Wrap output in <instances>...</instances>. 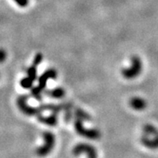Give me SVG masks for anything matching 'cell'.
Returning <instances> with one entry per match:
<instances>
[{
	"label": "cell",
	"mask_w": 158,
	"mask_h": 158,
	"mask_svg": "<svg viewBox=\"0 0 158 158\" xmlns=\"http://www.w3.org/2000/svg\"><path fill=\"white\" fill-rule=\"evenodd\" d=\"M140 142L148 149H158V128L154 125L147 123L143 126Z\"/></svg>",
	"instance_id": "cell-1"
},
{
	"label": "cell",
	"mask_w": 158,
	"mask_h": 158,
	"mask_svg": "<svg viewBox=\"0 0 158 158\" xmlns=\"http://www.w3.org/2000/svg\"><path fill=\"white\" fill-rule=\"evenodd\" d=\"M42 137L44 139V144H42L35 149V154L40 157L48 156L54 148L55 143H56L55 135L52 131H44V133L42 134Z\"/></svg>",
	"instance_id": "cell-2"
},
{
	"label": "cell",
	"mask_w": 158,
	"mask_h": 158,
	"mask_svg": "<svg viewBox=\"0 0 158 158\" xmlns=\"http://www.w3.org/2000/svg\"><path fill=\"white\" fill-rule=\"evenodd\" d=\"M143 70V63L141 58L138 56H133L131 58V64L122 70V75L126 79L131 80L137 77Z\"/></svg>",
	"instance_id": "cell-3"
},
{
	"label": "cell",
	"mask_w": 158,
	"mask_h": 158,
	"mask_svg": "<svg viewBox=\"0 0 158 158\" xmlns=\"http://www.w3.org/2000/svg\"><path fill=\"white\" fill-rule=\"evenodd\" d=\"M74 129L79 135L89 139H98L101 133L98 129L85 128L83 125V121L75 118Z\"/></svg>",
	"instance_id": "cell-4"
},
{
	"label": "cell",
	"mask_w": 158,
	"mask_h": 158,
	"mask_svg": "<svg viewBox=\"0 0 158 158\" xmlns=\"http://www.w3.org/2000/svg\"><path fill=\"white\" fill-rule=\"evenodd\" d=\"M27 100H28V95L23 94L18 97L16 100L17 106L19 107V110L22 111L26 115L29 116H34V115H39L42 113V110L40 106L34 107V106H29L27 104Z\"/></svg>",
	"instance_id": "cell-5"
},
{
	"label": "cell",
	"mask_w": 158,
	"mask_h": 158,
	"mask_svg": "<svg viewBox=\"0 0 158 158\" xmlns=\"http://www.w3.org/2000/svg\"><path fill=\"white\" fill-rule=\"evenodd\" d=\"M73 156H78L85 155L86 158H98L97 149L94 146L87 143H79L73 147L72 150Z\"/></svg>",
	"instance_id": "cell-6"
},
{
	"label": "cell",
	"mask_w": 158,
	"mask_h": 158,
	"mask_svg": "<svg viewBox=\"0 0 158 158\" xmlns=\"http://www.w3.org/2000/svg\"><path fill=\"white\" fill-rule=\"evenodd\" d=\"M56 77H57V73H56V69H47V70H46L43 74L40 75V77L38 78V82H39L38 86L44 91V89H45L48 80H49V79H56Z\"/></svg>",
	"instance_id": "cell-7"
},
{
	"label": "cell",
	"mask_w": 158,
	"mask_h": 158,
	"mask_svg": "<svg viewBox=\"0 0 158 158\" xmlns=\"http://www.w3.org/2000/svg\"><path fill=\"white\" fill-rule=\"evenodd\" d=\"M129 104L132 109L135 110H143L147 106V102L141 97H133L130 99Z\"/></svg>",
	"instance_id": "cell-8"
},
{
	"label": "cell",
	"mask_w": 158,
	"mask_h": 158,
	"mask_svg": "<svg viewBox=\"0 0 158 158\" xmlns=\"http://www.w3.org/2000/svg\"><path fill=\"white\" fill-rule=\"evenodd\" d=\"M38 120L40 122V123H43L46 125H48V126H56L57 124V122H58V118H57V114H54V113H52V114L48 115V116H43L41 115V114L37 115Z\"/></svg>",
	"instance_id": "cell-9"
},
{
	"label": "cell",
	"mask_w": 158,
	"mask_h": 158,
	"mask_svg": "<svg viewBox=\"0 0 158 158\" xmlns=\"http://www.w3.org/2000/svg\"><path fill=\"white\" fill-rule=\"evenodd\" d=\"M73 105L72 102H67L62 103V110L64 112V120L65 122H69L73 117Z\"/></svg>",
	"instance_id": "cell-10"
},
{
	"label": "cell",
	"mask_w": 158,
	"mask_h": 158,
	"mask_svg": "<svg viewBox=\"0 0 158 158\" xmlns=\"http://www.w3.org/2000/svg\"><path fill=\"white\" fill-rule=\"evenodd\" d=\"M44 92H45L46 95L49 96L51 98H56V99L62 98L65 94L64 89L61 87H56L52 89H47Z\"/></svg>",
	"instance_id": "cell-11"
},
{
	"label": "cell",
	"mask_w": 158,
	"mask_h": 158,
	"mask_svg": "<svg viewBox=\"0 0 158 158\" xmlns=\"http://www.w3.org/2000/svg\"><path fill=\"white\" fill-rule=\"evenodd\" d=\"M42 112L48 110L51 113H54V114H58L60 111L62 110V103L58 104V105H55V104H43L40 106Z\"/></svg>",
	"instance_id": "cell-12"
},
{
	"label": "cell",
	"mask_w": 158,
	"mask_h": 158,
	"mask_svg": "<svg viewBox=\"0 0 158 158\" xmlns=\"http://www.w3.org/2000/svg\"><path fill=\"white\" fill-rule=\"evenodd\" d=\"M73 116L75 117V118L80 119L81 121H89L91 119V117L87 112H85V110L78 107L75 108L73 110Z\"/></svg>",
	"instance_id": "cell-13"
},
{
	"label": "cell",
	"mask_w": 158,
	"mask_h": 158,
	"mask_svg": "<svg viewBox=\"0 0 158 158\" xmlns=\"http://www.w3.org/2000/svg\"><path fill=\"white\" fill-rule=\"evenodd\" d=\"M42 92H43V90L39 86L31 88V95L38 101H40L42 99Z\"/></svg>",
	"instance_id": "cell-14"
},
{
	"label": "cell",
	"mask_w": 158,
	"mask_h": 158,
	"mask_svg": "<svg viewBox=\"0 0 158 158\" xmlns=\"http://www.w3.org/2000/svg\"><path fill=\"white\" fill-rule=\"evenodd\" d=\"M27 72V77L31 78L32 81H35L36 77H37V70H36V66H34V65H31V67H28L26 70Z\"/></svg>",
	"instance_id": "cell-15"
},
{
	"label": "cell",
	"mask_w": 158,
	"mask_h": 158,
	"mask_svg": "<svg viewBox=\"0 0 158 158\" xmlns=\"http://www.w3.org/2000/svg\"><path fill=\"white\" fill-rule=\"evenodd\" d=\"M32 85H33V81L28 77L21 79L20 85L23 89H31L32 87Z\"/></svg>",
	"instance_id": "cell-16"
},
{
	"label": "cell",
	"mask_w": 158,
	"mask_h": 158,
	"mask_svg": "<svg viewBox=\"0 0 158 158\" xmlns=\"http://www.w3.org/2000/svg\"><path fill=\"white\" fill-rule=\"evenodd\" d=\"M42 60H43V55H42L41 53H37V54L35 56V57H34L32 65L37 67L38 65L41 63Z\"/></svg>",
	"instance_id": "cell-17"
},
{
	"label": "cell",
	"mask_w": 158,
	"mask_h": 158,
	"mask_svg": "<svg viewBox=\"0 0 158 158\" xmlns=\"http://www.w3.org/2000/svg\"><path fill=\"white\" fill-rule=\"evenodd\" d=\"M6 59V52L3 48H0V63H2Z\"/></svg>",
	"instance_id": "cell-18"
},
{
	"label": "cell",
	"mask_w": 158,
	"mask_h": 158,
	"mask_svg": "<svg viewBox=\"0 0 158 158\" xmlns=\"http://www.w3.org/2000/svg\"><path fill=\"white\" fill-rule=\"evenodd\" d=\"M15 2H16V4L18 6H21V7H25V6H27V4H28V0H14Z\"/></svg>",
	"instance_id": "cell-19"
}]
</instances>
